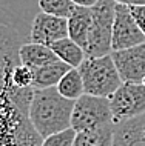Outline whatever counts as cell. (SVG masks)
<instances>
[{"instance_id":"1","label":"cell","mask_w":145,"mask_h":146,"mask_svg":"<svg viewBox=\"0 0 145 146\" xmlns=\"http://www.w3.org/2000/svg\"><path fill=\"white\" fill-rule=\"evenodd\" d=\"M17 33L0 26V146H42V139L29 120V103L34 88H19L13 69L19 65Z\"/></svg>"},{"instance_id":"2","label":"cell","mask_w":145,"mask_h":146,"mask_svg":"<svg viewBox=\"0 0 145 146\" xmlns=\"http://www.w3.org/2000/svg\"><path fill=\"white\" fill-rule=\"evenodd\" d=\"M74 102L59 94L57 88L34 89L29 103V120L42 139L71 128Z\"/></svg>"},{"instance_id":"3","label":"cell","mask_w":145,"mask_h":146,"mask_svg":"<svg viewBox=\"0 0 145 146\" xmlns=\"http://www.w3.org/2000/svg\"><path fill=\"white\" fill-rule=\"evenodd\" d=\"M85 94L110 98L124 83L111 54L102 57H87L79 66Z\"/></svg>"},{"instance_id":"4","label":"cell","mask_w":145,"mask_h":146,"mask_svg":"<svg viewBox=\"0 0 145 146\" xmlns=\"http://www.w3.org/2000/svg\"><path fill=\"white\" fill-rule=\"evenodd\" d=\"M116 3V0H99L91 8V28L87 45L84 48L87 57H102L111 54V34Z\"/></svg>"},{"instance_id":"5","label":"cell","mask_w":145,"mask_h":146,"mask_svg":"<svg viewBox=\"0 0 145 146\" xmlns=\"http://www.w3.org/2000/svg\"><path fill=\"white\" fill-rule=\"evenodd\" d=\"M113 123L110 98L84 94L74 102L71 114V128L76 132L99 129Z\"/></svg>"},{"instance_id":"6","label":"cell","mask_w":145,"mask_h":146,"mask_svg":"<svg viewBox=\"0 0 145 146\" xmlns=\"http://www.w3.org/2000/svg\"><path fill=\"white\" fill-rule=\"evenodd\" d=\"M113 123H122L145 114V85L124 82L110 97Z\"/></svg>"},{"instance_id":"7","label":"cell","mask_w":145,"mask_h":146,"mask_svg":"<svg viewBox=\"0 0 145 146\" xmlns=\"http://www.w3.org/2000/svg\"><path fill=\"white\" fill-rule=\"evenodd\" d=\"M144 42H145V34L133 19L130 6L117 2L114 9V22H113L111 49L113 51L128 49L136 45H140Z\"/></svg>"},{"instance_id":"8","label":"cell","mask_w":145,"mask_h":146,"mask_svg":"<svg viewBox=\"0 0 145 146\" xmlns=\"http://www.w3.org/2000/svg\"><path fill=\"white\" fill-rule=\"evenodd\" d=\"M113 62H114L122 82L142 83L145 78V42L136 45L133 48L113 51Z\"/></svg>"},{"instance_id":"9","label":"cell","mask_w":145,"mask_h":146,"mask_svg":"<svg viewBox=\"0 0 145 146\" xmlns=\"http://www.w3.org/2000/svg\"><path fill=\"white\" fill-rule=\"evenodd\" d=\"M68 37V19L39 13L31 23L29 42L51 46L54 42Z\"/></svg>"},{"instance_id":"10","label":"cell","mask_w":145,"mask_h":146,"mask_svg":"<svg viewBox=\"0 0 145 146\" xmlns=\"http://www.w3.org/2000/svg\"><path fill=\"white\" fill-rule=\"evenodd\" d=\"M111 146H145V114L114 125Z\"/></svg>"},{"instance_id":"11","label":"cell","mask_w":145,"mask_h":146,"mask_svg":"<svg viewBox=\"0 0 145 146\" xmlns=\"http://www.w3.org/2000/svg\"><path fill=\"white\" fill-rule=\"evenodd\" d=\"M19 60L22 65L28 66L29 69H37L54 60H59V58L49 46L28 42L22 43L20 48H19Z\"/></svg>"},{"instance_id":"12","label":"cell","mask_w":145,"mask_h":146,"mask_svg":"<svg viewBox=\"0 0 145 146\" xmlns=\"http://www.w3.org/2000/svg\"><path fill=\"white\" fill-rule=\"evenodd\" d=\"M69 69H71V66H68L62 60H54L45 66L33 69V88L34 89L54 88Z\"/></svg>"},{"instance_id":"13","label":"cell","mask_w":145,"mask_h":146,"mask_svg":"<svg viewBox=\"0 0 145 146\" xmlns=\"http://www.w3.org/2000/svg\"><path fill=\"white\" fill-rule=\"evenodd\" d=\"M91 8L77 6L74 13L68 17V37L73 38L77 45L85 48L88 40L90 28H91Z\"/></svg>"},{"instance_id":"14","label":"cell","mask_w":145,"mask_h":146,"mask_svg":"<svg viewBox=\"0 0 145 146\" xmlns=\"http://www.w3.org/2000/svg\"><path fill=\"white\" fill-rule=\"evenodd\" d=\"M49 48L53 49V52L57 56L59 60H62L68 66H71V68H79L84 63V60L87 58V54H85L84 48L80 45H77L69 37H65V38L54 42Z\"/></svg>"},{"instance_id":"15","label":"cell","mask_w":145,"mask_h":146,"mask_svg":"<svg viewBox=\"0 0 145 146\" xmlns=\"http://www.w3.org/2000/svg\"><path fill=\"white\" fill-rule=\"evenodd\" d=\"M114 125H108L99 129L82 131L76 134L73 146H111Z\"/></svg>"},{"instance_id":"16","label":"cell","mask_w":145,"mask_h":146,"mask_svg":"<svg viewBox=\"0 0 145 146\" xmlns=\"http://www.w3.org/2000/svg\"><path fill=\"white\" fill-rule=\"evenodd\" d=\"M57 91L60 96L69 100H77L85 94V86L84 80H82L79 68H71L63 77L60 78V82L57 83Z\"/></svg>"},{"instance_id":"17","label":"cell","mask_w":145,"mask_h":146,"mask_svg":"<svg viewBox=\"0 0 145 146\" xmlns=\"http://www.w3.org/2000/svg\"><path fill=\"white\" fill-rule=\"evenodd\" d=\"M39 8L42 13L68 19L77 6L71 0H39Z\"/></svg>"},{"instance_id":"18","label":"cell","mask_w":145,"mask_h":146,"mask_svg":"<svg viewBox=\"0 0 145 146\" xmlns=\"http://www.w3.org/2000/svg\"><path fill=\"white\" fill-rule=\"evenodd\" d=\"M76 131L73 128L63 129L60 132H56L53 135L46 137L42 141V146H73L74 139H76Z\"/></svg>"},{"instance_id":"19","label":"cell","mask_w":145,"mask_h":146,"mask_svg":"<svg viewBox=\"0 0 145 146\" xmlns=\"http://www.w3.org/2000/svg\"><path fill=\"white\" fill-rule=\"evenodd\" d=\"M13 82L19 88H33V69L22 63L15 65L13 69Z\"/></svg>"},{"instance_id":"20","label":"cell","mask_w":145,"mask_h":146,"mask_svg":"<svg viewBox=\"0 0 145 146\" xmlns=\"http://www.w3.org/2000/svg\"><path fill=\"white\" fill-rule=\"evenodd\" d=\"M133 14V19L136 20L138 26L145 34V5H128Z\"/></svg>"},{"instance_id":"21","label":"cell","mask_w":145,"mask_h":146,"mask_svg":"<svg viewBox=\"0 0 145 146\" xmlns=\"http://www.w3.org/2000/svg\"><path fill=\"white\" fill-rule=\"evenodd\" d=\"M76 6H84V8H93L99 0H71Z\"/></svg>"},{"instance_id":"22","label":"cell","mask_w":145,"mask_h":146,"mask_svg":"<svg viewBox=\"0 0 145 146\" xmlns=\"http://www.w3.org/2000/svg\"><path fill=\"white\" fill-rule=\"evenodd\" d=\"M142 83H144V85H145V78H144V82H142Z\"/></svg>"}]
</instances>
